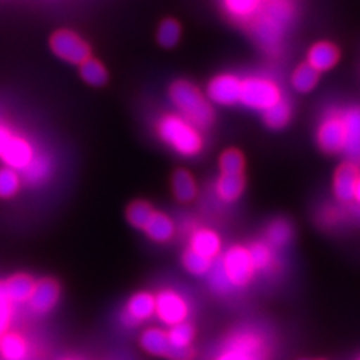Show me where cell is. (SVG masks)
Here are the masks:
<instances>
[{"mask_svg": "<svg viewBox=\"0 0 360 360\" xmlns=\"http://www.w3.org/2000/svg\"><path fill=\"white\" fill-rule=\"evenodd\" d=\"M221 262L233 288H243L252 281L255 267L248 248L239 245L230 248Z\"/></svg>", "mask_w": 360, "mask_h": 360, "instance_id": "cell-6", "label": "cell"}, {"mask_svg": "<svg viewBox=\"0 0 360 360\" xmlns=\"http://www.w3.org/2000/svg\"><path fill=\"white\" fill-rule=\"evenodd\" d=\"M283 99V94L276 83L267 78L252 77L242 82L240 101L246 107L254 110H267Z\"/></svg>", "mask_w": 360, "mask_h": 360, "instance_id": "cell-5", "label": "cell"}, {"mask_svg": "<svg viewBox=\"0 0 360 360\" xmlns=\"http://www.w3.org/2000/svg\"><path fill=\"white\" fill-rule=\"evenodd\" d=\"M224 5L233 17L245 20L257 13L260 0H224Z\"/></svg>", "mask_w": 360, "mask_h": 360, "instance_id": "cell-33", "label": "cell"}, {"mask_svg": "<svg viewBox=\"0 0 360 360\" xmlns=\"http://www.w3.org/2000/svg\"><path fill=\"white\" fill-rule=\"evenodd\" d=\"M80 74L83 80L92 86H103L107 82L105 68L95 59H87L80 65Z\"/></svg>", "mask_w": 360, "mask_h": 360, "instance_id": "cell-29", "label": "cell"}, {"mask_svg": "<svg viewBox=\"0 0 360 360\" xmlns=\"http://www.w3.org/2000/svg\"><path fill=\"white\" fill-rule=\"evenodd\" d=\"M49 173H50V162L47 158L44 156H38V158L33 156L30 164L25 168L26 179L30 184L42 182V180L49 176Z\"/></svg>", "mask_w": 360, "mask_h": 360, "instance_id": "cell-36", "label": "cell"}, {"mask_svg": "<svg viewBox=\"0 0 360 360\" xmlns=\"http://www.w3.org/2000/svg\"><path fill=\"white\" fill-rule=\"evenodd\" d=\"M195 357V352L193 347H184V348H172V353L170 357L172 360H194Z\"/></svg>", "mask_w": 360, "mask_h": 360, "instance_id": "cell-39", "label": "cell"}, {"mask_svg": "<svg viewBox=\"0 0 360 360\" xmlns=\"http://www.w3.org/2000/svg\"><path fill=\"white\" fill-rule=\"evenodd\" d=\"M219 167L222 174H242L245 168V160L239 150L229 149L221 155Z\"/></svg>", "mask_w": 360, "mask_h": 360, "instance_id": "cell-34", "label": "cell"}, {"mask_svg": "<svg viewBox=\"0 0 360 360\" xmlns=\"http://www.w3.org/2000/svg\"><path fill=\"white\" fill-rule=\"evenodd\" d=\"M291 83H292V87H295L300 94L311 92V90L319 83V71L314 70L308 62L302 63L300 66L296 68V71L292 72Z\"/></svg>", "mask_w": 360, "mask_h": 360, "instance_id": "cell-23", "label": "cell"}, {"mask_svg": "<svg viewBox=\"0 0 360 360\" xmlns=\"http://www.w3.org/2000/svg\"><path fill=\"white\" fill-rule=\"evenodd\" d=\"M359 177H360V168L357 162L347 161L341 164L335 173V180H333L335 197L341 202L353 201Z\"/></svg>", "mask_w": 360, "mask_h": 360, "instance_id": "cell-11", "label": "cell"}, {"mask_svg": "<svg viewBox=\"0 0 360 360\" xmlns=\"http://www.w3.org/2000/svg\"><path fill=\"white\" fill-rule=\"evenodd\" d=\"M5 290L6 295L13 303H25L29 302L32 291L35 288V281H33L29 275L20 274L11 276L8 281H5Z\"/></svg>", "mask_w": 360, "mask_h": 360, "instance_id": "cell-20", "label": "cell"}, {"mask_svg": "<svg viewBox=\"0 0 360 360\" xmlns=\"http://www.w3.org/2000/svg\"><path fill=\"white\" fill-rule=\"evenodd\" d=\"M20 188V177L14 168H0V197H13Z\"/></svg>", "mask_w": 360, "mask_h": 360, "instance_id": "cell-37", "label": "cell"}, {"mask_svg": "<svg viewBox=\"0 0 360 360\" xmlns=\"http://www.w3.org/2000/svg\"><path fill=\"white\" fill-rule=\"evenodd\" d=\"M155 311H156L155 296L150 295V292L141 291L129 299L123 320L132 323V326H137L141 321L152 319L155 315Z\"/></svg>", "mask_w": 360, "mask_h": 360, "instance_id": "cell-14", "label": "cell"}, {"mask_svg": "<svg viewBox=\"0 0 360 360\" xmlns=\"http://www.w3.org/2000/svg\"><path fill=\"white\" fill-rule=\"evenodd\" d=\"M170 98L182 116L198 128H206L213 122L215 112L200 90L188 82H176L170 87Z\"/></svg>", "mask_w": 360, "mask_h": 360, "instance_id": "cell-3", "label": "cell"}, {"mask_svg": "<svg viewBox=\"0 0 360 360\" xmlns=\"http://www.w3.org/2000/svg\"><path fill=\"white\" fill-rule=\"evenodd\" d=\"M11 139H13V135L9 134V131L4 127H0V156H2V153L6 149V146L11 141Z\"/></svg>", "mask_w": 360, "mask_h": 360, "instance_id": "cell-40", "label": "cell"}, {"mask_svg": "<svg viewBox=\"0 0 360 360\" xmlns=\"http://www.w3.org/2000/svg\"><path fill=\"white\" fill-rule=\"evenodd\" d=\"M173 191L179 201L188 202L197 195V186L194 177L186 170H177L173 176Z\"/></svg>", "mask_w": 360, "mask_h": 360, "instance_id": "cell-24", "label": "cell"}, {"mask_svg": "<svg viewBox=\"0 0 360 360\" xmlns=\"http://www.w3.org/2000/svg\"><path fill=\"white\" fill-rule=\"evenodd\" d=\"M252 258L255 270H266L274 263L272 246L264 242H255L251 248H248Z\"/></svg>", "mask_w": 360, "mask_h": 360, "instance_id": "cell-32", "label": "cell"}, {"mask_svg": "<svg viewBox=\"0 0 360 360\" xmlns=\"http://www.w3.org/2000/svg\"><path fill=\"white\" fill-rule=\"evenodd\" d=\"M182 262H184V267L188 270V272L191 275H195V276L207 275L210 267H212L210 258L202 257V255H200L198 252H195L193 250H188L184 254Z\"/></svg>", "mask_w": 360, "mask_h": 360, "instance_id": "cell-30", "label": "cell"}, {"mask_svg": "<svg viewBox=\"0 0 360 360\" xmlns=\"http://www.w3.org/2000/svg\"><path fill=\"white\" fill-rule=\"evenodd\" d=\"M191 250L206 258H215L221 251L219 236L212 230H198L191 238Z\"/></svg>", "mask_w": 360, "mask_h": 360, "instance_id": "cell-19", "label": "cell"}, {"mask_svg": "<svg viewBox=\"0 0 360 360\" xmlns=\"http://www.w3.org/2000/svg\"><path fill=\"white\" fill-rule=\"evenodd\" d=\"M144 231L155 242H167L174 236V224L164 213L153 212L152 218L144 227Z\"/></svg>", "mask_w": 360, "mask_h": 360, "instance_id": "cell-21", "label": "cell"}, {"mask_svg": "<svg viewBox=\"0 0 360 360\" xmlns=\"http://www.w3.org/2000/svg\"><path fill=\"white\" fill-rule=\"evenodd\" d=\"M158 134L170 148L184 156H195L202 149V139L197 127L184 116H164L158 123Z\"/></svg>", "mask_w": 360, "mask_h": 360, "instance_id": "cell-2", "label": "cell"}, {"mask_svg": "<svg viewBox=\"0 0 360 360\" xmlns=\"http://www.w3.org/2000/svg\"><path fill=\"white\" fill-rule=\"evenodd\" d=\"M357 360H360V357H359V359H357Z\"/></svg>", "mask_w": 360, "mask_h": 360, "instance_id": "cell-44", "label": "cell"}, {"mask_svg": "<svg viewBox=\"0 0 360 360\" xmlns=\"http://www.w3.org/2000/svg\"><path fill=\"white\" fill-rule=\"evenodd\" d=\"M340 59V51L332 42H317L308 53V63L319 72L329 71Z\"/></svg>", "mask_w": 360, "mask_h": 360, "instance_id": "cell-16", "label": "cell"}, {"mask_svg": "<svg viewBox=\"0 0 360 360\" xmlns=\"http://www.w3.org/2000/svg\"><path fill=\"white\" fill-rule=\"evenodd\" d=\"M269 348L264 338L254 330L233 335L215 360H267Z\"/></svg>", "mask_w": 360, "mask_h": 360, "instance_id": "cell-4", "label": "cell"}, {"mask_svg": "<svg viewBox=\"0 0 360 360\" xmlns=\"http://www.w3.org/2000/svg\"><path fill=\"white\" fill-rule=\"evenodd\" d=\"M63 360H75V359H63Z\"/></svg>", "mask_w": 360, "mask_h": 360, "instance_id": "cell-42", "label": "cell"}, {"mask_svg": "<svg viewBox=\"0 0 360 360\" xmlns=\"http://www.w3.org/2000/svg\"><path fill=\"white\" fill-rule=\"evenodd\" d=\"M0 356L4 360H26L29 342L18 332H6L0 336Z\"/></svg>", "mask_w": 360, "mask_h": 360, "instance_id": "cell-17", "label": "cell"}, {"mask_svg": "<svg viewBox=\"0 0 360 360\" xmlns=\"http://www.w3.org/2000/svg\"><path fill=\"white\" fill-rule=\"evenodd\" d=\"M345 125V146L344 153L348 161L360 162V107H350L342 110Z\"/></svg>", "mask_w": 360, "mask_h": 360, "instance_id": "cell-13", "label": "cell"}, {"mask_svg": "<svg viewBox=\"0 0 360 360\" xmlns=\"http://www.w3.org/2000/svg\"><path fill=\"white\" fill-rule=\"evenodd\" d=\"M179 39H180L179 22L172 18L162 21L160 30H158V42H160L165 49H172L179 42Z\"/></svg>", "mask_w": 360, "mask_h": 360, "instance_id": "cell-35", "label": "cell"}, {"mask_svg": "<svg viewBox=\"0 0 360 360\" xmlns=\"http://www.w3.org/2000/svg\"><path fill=\"white\" fill-rule=\"evenodd\" d=\"M140 344L144 352L160 357H170L173 348L170 341H168L167 332L158 328H150L148 330H144L140 338Z\"/></svg>", "mask_w": 360, "mask_h": 360, "instance_id": "cell-18", "label": "cell"}, {"mask_svg": "<svg viewBox=\"0 0 360 360\" xmlns=\"http://www.w3.org/2000/svg\"><path fill=\"white\" fill-rule=\"evenodd\" d=\"M245 189V179L242 174H222L217 184V193L224 201H236Z\"/></svg>", "mask_w": 360, "mask_h": 360, "instance_id": "cell-22", "label": "cell"}, {"mask_svg": "<svg viewBox=\"0 0 360 360\" xmlns=\"http://www.w3.org/2000/svg\"><path fill=\"white\" fill-rule=\"evenodd\" d=\"M292 238V229L288 221L285 219H276L267 227L266 239L270 246L283 248L290 243Z\"/></svg>", "mask_w": 360, "mask_h": 360, "instance_id": "cell-25", "label": "cell"}, {"mask_svg": "<svg viewBox=\"0 0 360 360\" xmlns=\"http://www.w3.org/2000/svg\"><path fill=\"white\" fill-rule=\"evenodd\" d=\"M317 143L326 153H338L345 146V125L341 110L326 112L317 129Z\"/></svg>", "mask_w": 360, "mask_h": 360, "instance_id": "cell-7", "label": "cell"}, {"mask_svg": "<svg viewBox=\"0 0 360 360\" xmlns=\"http://www.w3.org/2000/svg\"><path fill=\"white\" fill-rule=\"evenodd\" d=\"M302 360H308V359H302Z\"/></svg>", "mask_w": 360, "mask_h": 360, "instance_id": "cell-43", "label": "cell"}, {"mask_svg": "<svg viewBox=\"0 0 360 360\" xmlns=\"http://www.w3.org/2000/svg\"><path fill=\"white\" fill-rule=\"evenodd\" d=\"M264 122L269 128L281 129L284 128L290 122L291 117V107L285 99H281L279 103L272 105L270 108L264 110Z\"/></svg>", "mask_w": 360, "mask_h": 360, "instance_id": "cell-26", "label": "cell"}, {"mask_svg": "<svg viewBox=\"0 0 360 360\" xmlns=\"http://www.w3.org/2000/svg\"><path fill=\"white\" fill-rule=\"evenodd\" d=\"M60 297V287L53 279H41L35 284L29 299V305L33 312L47 314L56 305Z\"/></svg>", "mask_w": 360, "mask_h": 360, "instance_id": "cell-12", "label": "cell"}, {"mask_svg": "<svg viewBox=\"0 0 360 360\" xmlns=\"http://www.w3.org/2000/svg\"><path fill=\"white\" fill-rule=\"evenodd\" d=\"M354 200L357 202H360V177H359V182H357V186H356V193H354Z\"/></svg>", "mask_w": 360, "mask_h": 360, "instance_id": "cell-41", "label": "cell"}, {"mask_svg": "<svg viewBox=\"0 0 360 360\" xmlns=\"http://www.w3.org/2000/svg\"><path fill=\"white\" fill-rule=\"evenodd\" d=\"M51 50L60 59L82 65L90 58L89 45L71 30H59L51 37Z\"/></svg>", "mask_w": 360, "mask_h": 360, "instance_id": "cell-8", "label": "cell"}, {"mask_svg": "<svg viewBox=\"0 0 360 360\" xmlns=\"http://www.w3.org/2000/svg\"><path fill=\"white\" fill-rule=\"evenodd\" d=\"M207 95L219 105H233L240 101L242 82L234 75H218L209 83Z\"/></svg>", "mask_w": 360, "mask_h": 360, "instance_id": "cell-10", "label": "cell"}, {"mask_svg": "<svg viewBox=\"0 0 360 360\" xmlns=\"http://www.w3.org/2000/svg\"><path fill=\"white\" fill-rule=\"evenodd\" d=\"M14 303L6 295L5 284L0 283V336L8 332L9 324L13 321Z\"/></svg>", "mask_w": 360, "mask_h": 360, "instance_id": "cell-38", "label": "cell"}, {"mask_svg": "<svg viewBox=\"0 0 360 360\" xmlns=\"http://www.w3.org/2000/svg\"><path fill=\"white\" fill-rule=\"evenodd\" d=\"M295 15L292 0H269L263 13L255 21V37L263 44V47L276 49L283 38L285 29Z\"/></svg>", "mask_w": 360, "mask_h": 360, "instance_id": "cell-1", "label": "cell"}, {"mask_svg": "<svg viewBox=\"0 0 360 360\" xmlns=\"http://www.w3.org/2000/svg\"><path fill=\"white\" fill-rule=\"evenodd\" d=\"M153 215V209L144 201H135L128 207L127 217L131 225H134L135 229H141L144 230L146 225H148L149 219Z\"/></svg>", "mask_w": 360, "mask_h": 360, "instance_id": "cell-31", "label": "cell"}, {"mask_svg": "<svg viewBox=\"0 0 360 360\" xmlns=\"http://www.w3.org/2000/svg\"><path fill=\"white\" fill-rule=\"evenodd\" d=\"M167 335L172 347L184 348V347H191V344H193L195 332H194L193 324L188 321H182L179 324L170 326V330L167 332Z\"/></svg>", "mask_w": 360, "mask_h": 360, "instance_id": "cell-28", "label": "cell"}, {"mask_svg": "<svg viewBox=\"0 0 360 360\" xmlns=\"http://www.w3.org/2000/svg\"><path fill=\"white\" fill-rule=\"evenodd\" d=\"M5 164L14 170H25L33 160L32 146L22 139L13 137L2 153Z\"/></svg>", "mask_w": 360, "mask_h": 360, "instance_id": "cell-15", "label": "cell"}, {"mask_svg": "<svg viewBox=\"0 0 360 360\" xmlns=\"http://www.w3.org/2000/svg\"><path fill=\"white\" fill-rule=\"evenodd\" d=\"M156 300V311L164 324L174 326L182 321H186L189 314L188 302L173 290H162L155 296Z\"/></svg>", "mask_w": 360, "mask_h": 360, "instance_id": "cell-9", "label": "cell"}, {"mask_svg": "<svg viewBox=\"0 0 360 360\" xmlns=\"http://www.w3.org/2000/svg\"><path fill=\"white\" fill-rule=\"evenodd\" d=\"M209 284L213 292H217V295H229V292L233 290V285L230 283V279L227 276V272H225V269L222 266L221 258L217 263H212V267L209 270Z\"/></svg>", "mask_w": 360, "mask_h": 360, "instance_id": "cell-27", "label": "cell"}]
</instances>
